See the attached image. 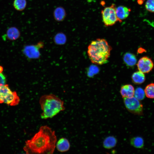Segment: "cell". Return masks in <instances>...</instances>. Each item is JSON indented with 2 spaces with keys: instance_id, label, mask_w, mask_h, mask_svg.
<instances>
[{
  "instance_id": "1",
  "label": "cell",
  "mask_w": 154,
  "mask_h": 154,
  "mask_svg": "<svg viewBox=\"0 0 154 154\" xmlns=\"http://www.w3.org/2000/svg\"><path fill=\"white\" fill-rule=\"evenodd\" d=\"M56 141L54 131L44 125L31 139L26 141L23 149L27 154H51L54 151Z\"/></svg>"
},
{
  "instance_id": "2",
  "label": "cell",
  "mask_w": 154,
  "mask_h": 154,
  "mask_svg": "<svg viewBox=\"0 0 154 154\" xmlns=\"http://www.w3.org/2000/svg\"><path fill=\"white\" fill-rule=\"evenodd\" d=\"M112 49L106 40L98 38L92 41L89 45L87 53L92 63L102 65L108 62Z\"/></svg>"
},
{
  "instance_id": "3",
  "label": "cell",
  "mask_w": 154,
  "mask_h": 154,
  "mask_svg": "<svg viewBox=\"0 0 154 154\" xmlns=\"http://www.w3.org/2000/svg\"><path fill=\"white\" fill-rule=\"evenodd\" d=\"M39 103L42 111L40 116L43 119L52 117L65 109L63 101L52 94L42 96Z\"/></svg>"
},
{
  "instance_id": "4",
  "label": "cell",
  "mask_w": 154,
  "mask_h": 154,
  "mask_svg": "<svg viewBox=\"0 0 154 154\" xmlns=\"http://www.w3.org/2000/svg\"><path fill=\"white\" fill-rule=\"evenodd\" d=\"M20 101V98L16 92H13L8 84L0 86V103H5L8 106H15Z\"/></svg>"
},
{
  "instance_id": "5",
  "label": "cell",
  "mask_w": 154,
  "mask_h": 154,
  "mask_svg": "<svg viewBox=\"0 0 154 154\" xmlns=\"http://www.w3.org/2000/svg\"><path fill=\"white\" fill-rule=\"evenodd\" d=\"M116 8L115 5L112 4L110 6L105 7L102 11L103 22L105 26H112L119 21L116 13Z\"/></svg>"
},
{
  "instance_id": "6",
  "label": "cell",
  "mask_w": 154,
  "mask_h": 154,
  "mask_svg": "<svg viewBox=\"0 0 154 154\" xmlns=\"http://www.w3.org/2000/svg\"><path fill=\"white\" fill-rule=\"evenodd\" d=\"M123 102L127 110L135 115H141L143 111V106L140 101L134 96L123 98Z\"/></svg>"
},
{
  "instance_id": "7",
  "label": "cell",
  "mask_w": 154,
  "mask_h": 154,
  "mask_svg": "<svg viewBox=\"0 0 154 154\" xmlns=\"http://www.w3.org/2000/svg\"><path fill=\"white\" fill-rule=\"evenodd\" d=\"M43 43L39 42L37 45L26 46L24 48L23 52L27 57L30 58H36L40 56L39 50L43 46Z\"/></svg>"
},
{
  "instance_id": "8",
  "label": "cell",
  "mask_w": 154,
  "mask_h": 154,
  "mask_svg": "<svg viewBox=\"0 0 154 154\" xmlns=\"http://www.w3.org/2000/svg\"><path fill=\"white\" fill-rule=\"evenodd\" d=\"M139 70L144 73L150 72L153 67V63L151 60L147 56H144L139 59L137 64Z\"/></svg>"
},
{
  "instance_id": "9",
  "label": "cell",
  "mask_w": 154,
  "mask_h": 154,
  "mask_svg": "<svg viewBox=\"0 0 154 154\" xmlns=\"http://www.w3.org/2000/svg\"><path fill=\"white\" fill-rule=\"evenodd\" d=\"M131 9L124 6H119L116 8V12L119 22L121 23L129 15Z\"/></svg>"
},
{
  "instance_id": "10",
  "label": "cell",
  "mask_w": 154,
  "mask_h": 154,
  "mask_svg": "<svg viewBox=\"0 0 154 154\" xmlns=\"http://www.w3.org/2000/svg\"><path fill=\"white\" fill-rule=\"evenodd\" d=\"M134 88L131 85L126 84L121 87L120 93L123 98H131L134 96Z\"/></svg>"
},
{
  "instance_id": "11",
  "label": "cell",
  "mask_w": 154,
  "mask_h": 154,
  "mask_svg": "<svg viewBox=\"0 0 154 154\" xmlns=\"http://www.w3.org/2000/svg\"><path fill=\"white\" fill-rule=\"evenodd\" d=\"M61 152L68 151L70 148V144L68 140L65 138H61L56 142V147Z\"/></svg>"
},
{
  "instance_id": "12",
  "label": "cell",
  "mask_w": 154,
  "mask_h": 154,
  "mask_svg": "<svg viewBox=\"0 0 154 154\" xmlns=\"http://www.w3.org/2000/svg\"><path fill=\"white\" fill-rule=\"evenodd\" d=\"M117 143V139L113 136L106 137L103 143V147L107 149H110L115 147Z\"/></svg>"
},
{
  "instance_id": "13",
  "label": "cell",
  "mask_w": 154,
  "mask_h": 154,
  "mask_svg": "<svg viewBox=\"0 0 154 154\" xmlns=\"http://www.w3.org/2000/svg\"><path fill=\"white\" fill-rule=\"evenodd\" d=\"M6 35L7 38L10 40H15L17 39L20 35L19 29L15 27L9 28L7 30Z\"/></svg>"
},
{
  "instance_id": "14",
  "label": "cell",
  "mask_w": 154,
  "mask_h": 154,
  "mask_svg": "<svg viewBox=\"0 0 154 154\" xmlns=\"http://www.w3.org/2000/svg\"><path fill=\"white\" fill-rule=\"evenodd\" d=\"M123 60L128 66L132 67L136 63L137 60L135 55L129 52H127L124 55Z\"/></svg>"
},
{
  "instance_id": "15",
  "label": "cell",
  "mask_w": 154,
  "mask_h": 154,
  "mask_svg": "<svg viewBox=\"0 0 154 154\" xmlns=\"http://www.w3.org/2000/svg\"><path fill=\"white\" fill-rule=\"evenodd\" d=\"M53 15L56 20L58 21H61L64 19L66 13L64 9L60 7L56 8L54 10Z\"/></svg>"
},
{
  "instance_id": "16",
  "label": "cell",
  "mask_w": 154,
  "mask_h": 154,
  "mask_svg": "<svg viewBox=\"0 0 154 154\" xmlns=\"http://www.w3.org/2000/svg\"><path fill=\"white\" fill-rule=\"evenodd\" d=\"M143 73L139 70L132 74V79L133 82L137 84L143 83L145 80V76Z\"/></svg>"
},
{
  "instance_id": "17",
  "label": "cell",
  "mask_w": 154,
  "mask_h": 154,
  "mask_svg": "<svg viewBox=\"0 0 154 154\" xmlns=\"http://www.w3.org/2000/svg\"><path fill=\"white\" fill-rule=\"evenodd\" d=\"M130 143L134 147L138 149L142 148L144 145V141L142 137L137 136L132 138L130 140Z\"/></svg>"
},
{
  "instance_id": "18",
  "label": "cell",
  "mask_w": 154,
  "mask_h": 154,
  "mask_svg": "<svg viewBox=\"0 0 154 154\" xmlns=\"http://www.w3.org/2000/svg\"><path fill=\"white\" fill-rule=\"evenodd\" d=\"M27 5L26 0H14L13 6L17 10L22 11L25 8Z\"/></svg>"
},
{
  "instance_id": "19",
  "label": "cell",
  "mask_w": 154,
  "mask_h": 154,
  "mask_svg": "<svg viewBox=\"0 0 154 154\" xmlns=\"http://www.w3.org/2000/svg\"><path fill=\"white\" fill-rule=\"evenodd\" d=\"M144 91L147 97L154 98V83H151L147 86Z\"/></svg>"
},
{
  "instance_id": "20",
  "label": "cell",
  "mask_w": 154,
  "mask_h": 154,
  "mask_svg": "<svg viewBox=\"0 0 154 154\" xmlns=\"http://www.w3.org/2000/svg\"><path fill=\"white\" fill-rule=\"evenodd\" d=\"M145 96L144 90L140 87H138L135 90L134 96L137 100L141 101L144 98Z\"/></svg>"
},
{
  "instance_id": "21",
  "label": "cell",
  "mask_w": 154,
  "mask_h": 154,
  "mask_svg": "<svg viewBox=\"0 0 154 154\" xmlns=\"http://www.w3.org/2000/svg\"><path fill=\"white\" fill-rule=\"evenodd\" d=\"M66 40L65 35L62 33L57 34L54 38L55 42L58 44H63L66 42Z\"/></svg>"
},
{
  "instance_id": "22",
  "label": "cell",
  "mask_w": 154,
  "mask_h": 154,
  "mask_svg": "<svg viewBox=\"0 0 154 154\" xmlns=\"http://www.w3.org/2000/svg\"><path fill=\"white\" fill-rule=\"evenodd\" d=\"M146 9L148 11L154 13V0H147L145 5Z\"/></svg>"
},
{
  "instance_id": "23",
  "label": "cell",
  "mask_w": 154,
  "mask_h": 154,
  "mask_svg": "<svg viewBox=\"0 0 154 154\" xmlns=\"http://www.w3.org/2000/svg\"><path fill=\"white\" fill-rule=\"evenodd\" d=\"M6 82V78L2 73H0V86L5 84Z\"/></svg>"
},
{
  "instance_id": "24",
  "label": "cell",
  "mask_w": 154,
  "mask_h": 154,
  "mask_svg": "<svg viewBox=\"0 0 154 154\" xmlns=\"http://www.w3.org/2000/svg\"><path fill=\"white\" fill-rule=\"evenodd\" d=\"M143 1H144L143 0H138V3L139 4H142L143 3Z\"/></svg>"
},
{
  "instance_id": "25",
  "label": "cell",
  "mask_w": 154,
  "mask_h": 154,
  "mask_svg": "<svg viewBox=\"0 0 154 154\" xmlns=\"http://www.w3.org/2000/svg\"><path fill=\"white\" fill-rule=\"evenodd\" d=\"M3 68L2 66H0V73H2L3 71Z\"/></svg>"
}]
</instances>
